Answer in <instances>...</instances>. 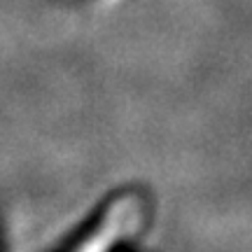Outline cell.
Listing matches in <instances>:
<instances>
[{
    "label": "cell",
    "mask_w": 252,
    "mask_h": 252,
    "mask_svg": "<svg viewBox=\"0 0 252 252\" xmlns=\"http://www.w3.org/2000/svg\"><path fill=\"white\" fill-rule=\"evenodd\" d=\"M133 206L135 203H128V201L112 203L105 217L94 229H89L80 245L72 248L70 252H108L112 241L128 231V226L133 222Z\"/></svg>",
    "instance_id": "1"
}]
</instances>
